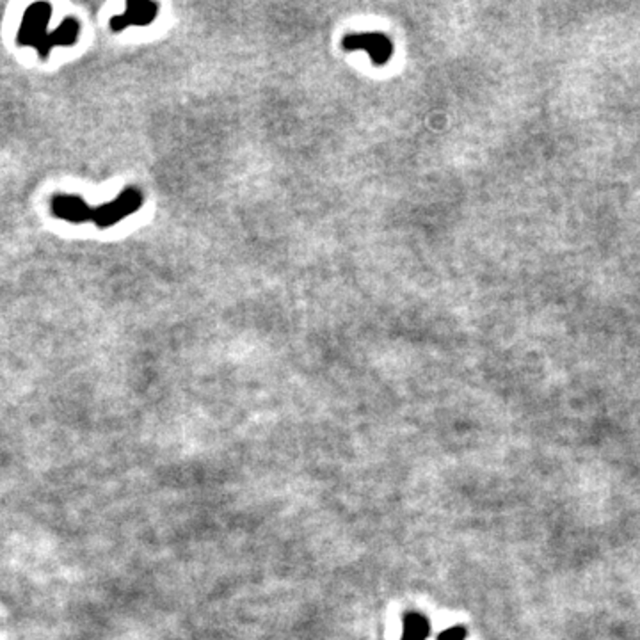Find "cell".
I'll use <instances>...</instances> for the list:
<instances>
[{
  "instance_id": "277c9868",
  "label": "cell",
  "mask_w": 640,
  "mask_h": 640,
  "mask_svg": "<svg viewBox=\"0 0 640 640\" xmlns=\"http://www.w3.org/2000/svg\"><path fill=\"white\" fill-rule=\"evenodd\" d=\"M158 15V4L155 2H128L123 15H118L111 20V29L114 32H121L128 25H150Z\"/></svg>"
},
{
  "instance_id": "5b68a950",
  "label": "cell",
  "mask_w": 640,
  "mask_h": 640,
  "mask_svg": "<svg viewBox=\"0 0 640 640\" xmlns=\"http://www.w3.org/2000/svg\"><path fill=\"white\" fill-rule=\"evenodd\" d=\"M52 214L59 219L70 221V223H85L91 221L93 209L84 203L78 196H54L52 197Z\"/></svg>"
},
{
  "instance_id": "7a4b0ae2",
  "label": "cell",
  "mask_w": 640,
  "mask_h": 640,
  "mask_svg": "<svg viewBox=\"0 0 640 640\" xmlns=\"http://www.w3.org/2000/svg\"><path fill=\"white\" fill-rule=\"evenodd\" d=\"M344 50H365L375 66H384L394 54V45L388 36L381 32H361V34H349L342 41Z\"/></svg>"
},
{
  "instance_id": "8992f818",
  "label": "cell",
  "mask_w": 640,
  "mask_h": 640,
  "mask_svg": "<svg viewBox=\"0 0 640 640\" xmlns=\"http://www.w3.org/2000/svg\"><path fill=\"white\" fill-rule=\"evenodd\" d=\"M78 29L81 27H78L77 20L66 18L57 31L52 32V34H48L47 41H45V45H43L39 55H41V57H47L48 52H50V48L57 47V45H64V47H70V45H74V43L77 41Z\"/></svg>"
},
{
  "instance_id": "52a82bcc",
  "label": "cell",
  "mask_w": 640,
  "mask_h": 640,
  "mask_svg": "<svg viewBox=\"0 0 640 640\" xmlns=\"http://www.w3.org/2000/svg\"><path fill=\"white\" fill-rule=\"evenodd\" d=\"M429 635V621L418 613L405 617L404 640H424Z\"/></svg>"
},
{
  "instance_id": "6da1fadb",
  "label": "cell",
  "mask_w": 640,
  "mask_h": 640,
  "mask_svg": "<svg viewBox=\"0 0 640 640\" xmlns=\"http://www.w3.org/2000/svg\"><path fill=\"white\" fill-rule=\"evenodd\" d=\"M141 204H143V194L135 189V187H130V189H125L123 193H121L116 200L111 201V203H105L102 204V207H98V209H93L91 221H93L98 228H109L112 226V224L120 223L125 217L132 216L135 210L139 209Z\"/></svg>"
},
{
  "instance_id": "3957f363",
  "label": "cell",
  "mask_w": 640,
  "mask_h": 640,
  "mask_svg": "<svg viewBox=\"0 0 640 640\" xmlns=\"http://www.w3.org/2000/svg\"><path fill=\"white\" fill-rule=\"evenodd\" d=\"M50 15L52 9L48 4H32L25 11L24 22H22V27H20V45H31V47L38 48V52H41L43 45H45V41L48 38L47 25Z\"/></svg>"
},
{
  "instance_id": "ba28073f",
  "label": "cell",
  "mask_w": 640,
  "mask_h": 640,
  "mask_svg": "<svg viewBox=\"0 0 640 640\" xmlns=\"http://www.w3.org/2000/svg\"><path fill=\"white\" fill-rule=\"evenodd\" d=\"M466 636V632L461 626H454V628H448L438 636V640H464Z\"/></svg>"
}]
</instances>
